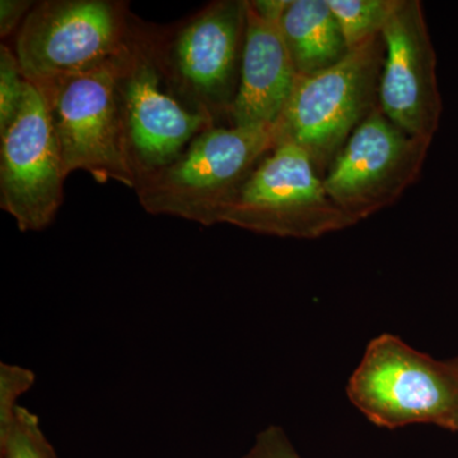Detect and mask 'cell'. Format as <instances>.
I'll return each instance as SVG.
<instances>
[{"label":"cell","instance_id":"cell-14","mask_svg":"<svg viewBox=\"0 0 458 458\" xmlns=\"http://www.w3.org/2000/svg\"><path fill=\"white\" fill-rule=\"evenodd\" d=\"M349 51L378 38L399 0H327Z\"/></svg>","mask_w":458,"mask_h":458},{"label":"cell","instance_id":"cell-12","mask_svg":"<svg viewBox=\"0 0 458 458\" xmlns=\"http://www.w3.org/2000/svg\"><path fill=\"white\" fill-rule=\"evenodd\" d=\"M279 22L261 17L247 2L240 84L228 116L232 126L274 125L291 98L298 74Z\"/></svg>","mask_w":458,"mask_h":458},{"label":"cell","instance_id":"cell-3","mask_svg":"<svg viewBox=\"0 0 458 458\" xmlns=\"http://www.w3.org/2000/svg\"><path fill=\"white\" fill-rule=\"evenodd\" d=\"M384 56L378 36L349 51L331 68L298 75L291 98L274 123L276 143L301 148L319 174L327 172L355 129L378 106Z\"/></svg>","mask_w":458,"mask_h":458},{"label":"cell","instance_id":"cell-19","mask_svg":"<svg viewBox=\"0 0 458 458\" xmlns=\"http://www.w3.org/2000/svg\"><path fill=\"white\" fill-rule=\"evenodd\" d=\"M35 3L29 0H2L0 2V36L9 38L11 33L22 26L27 14Z\"/></svg>","mask_w":458,"mask_h":458},{"label":"cell","instance_id":"cell-15","mask_svg":"<svg viewBox=\"0 0 458 458\" xmlns=\"http://www.w3.org/2000/svg\"><path fill=\"white\" fill-rule=\"evenodd\" d=\"M0 437L7 458H50L38 415L22 405L0 423Z\"/></svg>","mask_w":458,"mask_h":458},{"label":"cell","instance_id":"cell-6","mask_svg":"<svg viewBox=\"0 0 458 458\" xmlns=\"http://www.w3.org/2000/svg\"><path fill=\"white\" fill-rule=\"evenodd\" d=\"M254 233L313 240L357 225L328 197L311 158L293 144L265 157L223 212L221 225Z\"/></svg>","mask_w":458,"mask_h":458},{"label":"cell","instance_id":"cell-2","mask_svg":"<svg viewBox=\"0 0 458 458\" xmlns=\"http://www.w3.org/2000/svg\"><path fill=\"white\" fill-rule=\"evenodd\" d=\"M276 144L274 125L213 126L171 164L140 177L138 200L153 216L221 225L225 208Z\"/></svg>","mask_w":458,"mask_h":458},{"label":"cell","instance_id":"cell-8","mask_svg":"<svg viewBox=\"0 0 458 458\" xmlns=\"http://www.w3.org/2000/svg\"><path fill=\"white\" fill-rule=\"evenodd\" d=\"M430 143L401 131L377 106L322 177L328 197L355 223L369 218L414 185Z\"/></svg>","mask_w":458,"mask_h":458},{"label":"cell","instance_id":"cell-9","mask_svg":"<svg viewBox=\"0 0 458 458\" xmlns=\"http://www.w3.org/2000/svg\"><path fill=\"white\" fill-rule=\"evenodd\" d=\"M126 55L73 78L55 95L47 98L66 176L84 171L99 183L114 181L137 188V176L126 153L117 92Z\"/></svg>","mask_w":458,"mask_h":458},{"label":"cell","instance_id":"cell-10","mask_svg":"<svg viewBox=\"0 0 458 458\" xmlns=\"http://www.w3.org/2000/svg\"><path fill=\"white\" fill-rule=\"evenodd\" d=\"M0 141V207L21 232L44 231L62 207L68 176L49 101L32 84Z\"/></svg>","mask_w":458,"mask_h":458},{"label":"cell","instance_id":"cell-1","mask_svg":"<svg viewBox=\"0 0 458 458\" xmlns=\"http://www.w3.org/2000/svg\"><path fill=\"white\" fill-rule=\"evenodd\" d=\"M141 29L123 2L45 0L27 14L13 53L27 82L49 98L73 78L125 56Z\"/></svg>","mask_w":458,"mask_h":458},{"label":"cell","instance_id":"cell-17","mask_svg":"<svg viewBox=\"0 0 458 458\" xmlns=\"http://www.w3.org/2000/svg\"><path fill=\"white\" fill-rule=\"evenodd\" d=\"M36 376L16 364H0V423L8 420L20 408L21 397L31 390Z\"/></svg>","mask_w":458,"mask_h":458},{"label":"cell","instance_id":"cell-7","mask_svg":"<svg viewBox=\"0 0 458 458\" xmlns=\"http://www.w3.org/2000/svg\"><path fill=\"white\" fill-rule=\"evenodd\" d=\"M117 92L126 153L137 182L171 164L199 134L216 126L168 89L157 59L155 35L144 29L123 59Z\"/></svg>","mask_w":458,"mask_h":458},{"label":"cell","instance_id":"cell-16","mask_svg":"<svg viewBox=\"0 0 458 458\" xmlns=\"http://www.w3.org/2000/svg\"><path fill=\"white\" fill-rule=\"evenodd\" d=\"M27 82L13 50L0 47V135L20 114L25 101Z\"/></svg>","mask_w":458,"mask_h":458},{"label":"cell","instance_id":"cell-4","mask_svg":"<svg viewBox=\"0 0 458 458\" xmlns=\"http://www.w3.org/2000/svg\"><path fill=\"white\" fill-rule=\"evenodd\" d=\"M346 393L373 424L388 429L436 424L452 430L458 415V376L450 361L433 360L393 334L369 343Z\"/></svg>","mask_w":458,"mask_h":458},{"label":"cell","instance_id":"cell-18","mask_svg":"<svg viewBox=\"0 0 458 458\" xmlns=\"http://www.w3.org/2000/svg\"><path fill=\"white\" fill-rule=\"evenodd\" d=\"M254 458H302L279 427H269L259 436Z\"/></svg>","mask_w":458,"mask_h":458},{"label":"cell","instance_id":"cell-13","mask_svg":"<svg viewBox=\"0 0 458 458\" xmlns=\"http://www.w3.org/2000/svg\"><path fill=\"white\" fill-rule=\"evenodd\" d=\"M279 26L300 77L331 68L349 53L327 0H289Z\"/></svg>","mask_w":458,"mask_h":458},{"label":"cell","instance_id":"cell-11","mask_svg":"<svg viewBox=\"0 0 458 458\" xmlns=\"http://www.w3.org/2000/svg\"><path fill=\"white\" fill-rule=\"evenodd\" d=\"M385 56L378 84V106L401 131L432 141L442 102L437 60L423 5L399 0L381 33Z\"/></svg>","mask_w":458,"mask_h":458},{"label":"cell","instance_id":"cell-20","mask_svg":"<svg viewBox=\"0 0 458 458\" xmlns=\"http://www.w3.org/2000/svg\"><path fill=\"white\" fill-rule=\"evenodd\" d=\"M451 366L454 367V372L457 373L458 376V357L456 360H450Z\"/></svg>","mask_w":458,"mask_h":458},{"label":"cell","instance_id":"cell-5","mask_svg":"<svg viewBox=\"0 0 458 458\" xmlns=\"http://www.w3.org/2000/svg\"><path fill=\"white\" fill-rule=\"evenodd\" d=\"M247 0H216L170 35H155L157 59L171 92L216 123L229 116L240 84Z\"/></svg>","mask_w":458,"mask_h":458},{"label":"cell","instance_id":"cell-21","mask_svg":"<svg viewBox=\"0 0 458 458\" xmlns=\"http://www.w3.org/2000/svg\"><path fill=\"white\" fill-rule=\"evenodd\" d=\"M452 430H454V432H458V415H457L456 420H454V429H452Z\"/></svg>","mask_w":458,"mask_h":458}]
</instances>
